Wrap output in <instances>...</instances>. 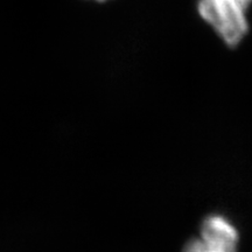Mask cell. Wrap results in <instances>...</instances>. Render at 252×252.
Returning a JSON list of instances; mask_svg holds the SVG:
<instances>
[{
    "instance_id": "6da1fadb",
    "label": "cell",
    "mask_w": 252,
    "mask_h": 252,
    "mask_svg": "<svg viewBox=\"0 0 252 252\" xmlns=\"http://www.w3.org/2000/svg\"><path fill=\"white\" fill-rule=\"evenodd\" d=\"M252 0H198L200 17L229 47H236L249 32L248 9Z\"/></svg>"
},
{
    "instance_id": "7a4b0ae2",
    "label": "cell",
    "mask_w": 252,
    "mask_h": 252,
    "mask_svg": "<svg viewBox=\"0 0 252 252\" xmlns=\"http://www.w3.org/2000/svg\"><path fill=\"white\" fill-rule=\"evenodd\" d=\"M201 238L206 242L236 249L238 231L225 217L213 215L207 217L201 226Z\"/></svg>"
},
{
    "instance_id": "3957f363",
    "label": "cell",
    "mask_w": 252,
    "mask_h": 252,
    "mask_svg": "<svg viewBox=\"0 0 252 252\" xmlns=\"http://www.w3.org/2000/svg\"><path fill=\"white\" fill-rule=\"evenodd\" d=\"M184 252H237L236 249L223 247V245L210 243L202 238H196L188 242Z\"/></svg>"
},
{
    "instance_id": "277c9868",
    "label": "cell",
    "mask_w": 252,
    "mask_h": 252,
    "mask_svg": "<svg viewBox=\"0 0 252 252\" xmlns=\"http://www.w3.org/2000/svg\"><path fill=\"white\" fill-rule=\"evenodd\" d=\"M97 1H105V0H97Z\"/></svg>"
}]
</instances>
